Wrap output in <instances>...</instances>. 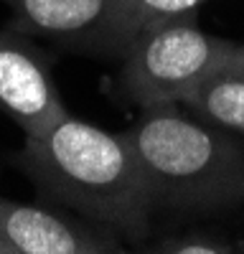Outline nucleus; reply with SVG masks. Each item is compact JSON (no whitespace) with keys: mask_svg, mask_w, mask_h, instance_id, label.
Masks as SVG:
<instances>
[{"mask_svg":"<svg viewBox=\"0 0 244 254\" xmlns=\"http://www.w3.org/2000/svg\"><path fill=\"white\" fill-rule=\"evenodd\" d=\"M201 0H115L110 20V46L125 51L150 26L193 15Z\"/></svg>","mask_w":244,"mask_h":254,"instance_id":"8","label":"nucleus"},{"mask_svg":"<svg viewBox=\"0 0 244 254\" xmlns=\"http://www.w3.org/2000/svg\"><path fill=\"white\" fill-rule=\"evenodd\" d=\"M0 110L23 137L44 135L69 115L46 59L15 28L0 31Z\"/></svg>","mask_w":244,"mask_h":254,"instance_id":"4","label":"nucleus"},{"mask_svg":"<svg viewBox=\"0 0 244 254\" xmlns=\"http://www.w3.org/2000/svg\"><path fill=\"white\" fill-rule=\"evenodd\" d=\"M0 254H13V249H10V247L3 242V239H0Z\"/></svg>","mask_w":244,"mask_h":254,"instance_id":"11","label":"nucleus"},{"mask_svg":"<svg viewBox=\"0 0 244 254\" xmlns=\"http://www.w3.org/2000/svg\"><path fill=\"white\" fill-rule=\"evenodd\" d=\"M13 28L26 36L61 41H99L110 46L115 0H5Z\"/></svg>","mask_w":244,"mask_h":254,"instance_id":"6","label":"nucleus"},{"mask_svg":"<svg viewBox=\"0 0 244 254\" xmlns=\"http://www.w3.org/2000/svg\"><path fill=\"white\" fill-rule=\"evenodd\" d=\"M221 71H232V74L244 76V44H234L232 41V49L227 54V61H224Z\"/></svg>","mask_w":244,"mask_h":254,"instance_id":"10","label":"nucleus"},{"mask_svg":"<svg viewBox=\"0 0 244 254\" xmlns=\"http://www.w3.org/2000/svg\"><path fill=\"white\" fill-rule=\"evenodd\" d=\"M125 137L155 211L211 214L244 201V147L224 127L160 104L142 112Z\"/></svg>","mask_w":244,"mask_h":254,"instance_id":"2","label":"nucleus"},{"mask_svg":"<svg viewBox=\"0 0 244 254\" xmlns=\"http://www.w3.org/2000/svg\"><path fill=\"white\" fill-rule=\"evenodd\" d=\"M183 107L229 132L244 135V76L216 71L186 97Z\"/></svg>","mask_w":244,"mask_h":254,"instance_id":"7","label":"nucleus"},{"mask_svg":"<svg viewBox=\"0 0 244 254\" xmlns=\"http://www.w3.org/2000/svg\"><path fill=\"white\" fill-rule=\"evenodd\" d=\"M232 41L196 26L193 15L142 31L125 49L120 87L137 107L183 104L203 79L224 69Z\"/></svg>","mask_w":244,"mask_h":254,"instance_id":"3","label":"nucleus"},{"mask_svg":"<svg viewBox=\"0 0 244 254\" xmlns=\"http://www.w3.org/2000/svg\"><path fill=\"white\" fill-rule=\"evenodd\" d=\"M155 252L163 254H229L234 252V244L227 239L206 234V231H188V234H176L163 239Z\"/></svg>","mask_w":244,"mask_h":254,"instance_id":"9","label":"nucleus"},{"mask_svg":"<svg viewBox=\"0 0 244 254\" xmlns=\"http://www.w3.org/2000/svg\"><path fill=\"white\" fill-rule=\"evenodd\" d=\"M0 239L13 254H110L125 252L122 239L92 221H74L36 203L0 196Z\"/></svg>","mask_w":244,"mask_h":254,"instance_id":"5","label":"nucleus"},{"mask_svg":"<svg viewBox=\"0 0 244 254\" xmlns=\"http://www.w3.org/2000/svg\"><path fill=\"white\" fill-rule=\"evenodd\" d=\"M15 160L46 201L122 242L140 244L150 234L155 203L125 132L66 115L44 135L26 137Z\"/></svg>","mask_w":244,"mask_h":254,"instance_id":"1","label":"nucleus"}]
</instances>
